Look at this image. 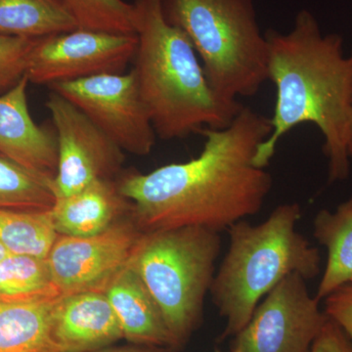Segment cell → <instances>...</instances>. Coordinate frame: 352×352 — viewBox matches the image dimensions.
<instances>
[{
  "mask_svg": "<svg viewBox=\"0 0 352 352\" xmlns=\"http://www.w3.org/2000/svg\"><path fill=\"white\" fill-rule=\"evenodd\" d=\"M271 131L270 119L244 106L229 126L200 132L198 157L149 173L122 170L118 187L141 231L195 226L220 233L258 214L273 179L254 159Z\"/></svg>",
  "mask_w": 352,
  "mask_h": 352,
  "instance_id": "1",
  "label": "cell"
},
{
  "mask_svg": "<svg viewBox=\"0 0 352 352\" xmlns=\"http://www.w3.org/2000/svg\"><path fill=\"white\" fill-rule=\"evenodd\" d=\"M268 80L276 87L272 131L258 146L254 164L265 168L278 143L292 129L314 124L323 134L329 182L346 180L351 173L349 154L352 122V51L344 54L342 36L324 34L307 9L296 14L291 31L265 32Z\"/></svg>",
  "mask_w": 352,
  "mask_h": 352,
  "instance_id": "2",
  "label": "cell"
},
{
  "mask_svg": "<svg viewBox=\"0 0 352 352\" xmlns=\"http://www.w3.org/2000/svg\"><path fill=\"white\" fill-rule=\"evenodd\" d=\"M138 50L133 71L157 138L175 140L223 129L244 106L210 87L184 32L164 18L162 0H135Z\"/></svg>",
  "mask_w": 352,
  "mask_h": 352,
  "instance_id": "3",
  "label": "cell"
},
{
  "mask_svg": "<svg viewBox=\"0 0 352 352\" xmlns=\"http://www.w3.org/2000/svg\"><path fill=\"white\" fill-rule=\"evenodd\" d=\"M300 204L278 206L267 219H245L229 227V247L215 271L210 295L226 320L220 340L235 337L249 323L261 300L284 278L296 273L305 280L318 276V249L296 230Z\"/></svg>",
  "mask_w": 352,
  "mask_h": 352,
  "instance_id": "4",
  "label": "cell"
},
{
  "mask_svg": "<svg viewBox=\"0 0 352 352\" xmlns=\"http://www.w3.org/2000/svg\"><path fill=\"white\" fill-rule=\"evenodd\" d=\"M164 18L193 45L210 87L227 101L268 80V43L252 0H162Z\"/></svg>",
  "mask_w": 352,
  "mask_h": 352,
  "instance_id": "5",
  "label": "cell"
},
{
  "mask_svg": "<svg viewBox=\"0 0 352 352\" xmlns=\"http://www.w3.org/2000/svg\"><path fill=\"white\" fill-rule=\"evenodd\" d=\"M221 236L203 227L144 233L129 261L151 294L180 347L201 320Z\"/></svg>",
  "mask_w": 352,
  "mask_h": 352,
  "instance_id": "6",
  "label": "cell"
},
{
  "mask_svg": "<svg viewBox=\"0 0 352 352\" xmlns=\"http://www.w3.org/2000/svg\"><path fill=\"white\" fill-rule=\"evenodd\" d=\"M50 89L80 109L122 151L139 157L152 152L157 134L133 69L55 83Z\"/></svg>",
  "mask_w": 352,
  "mask_h": 352,
  "instance_id": "7",
  "label": "cell"
},
{
  "mask_svg": "<svg viewBox=\"0 0 352 352\" xmlns=\"http://www.w3.org/2000/svg\"><path fill=\"white\" fill-rule=\"evenodd\" d=\"M136 34L78 29L36 39L25 76L51 87L105 74H124L138 50Z\"/></svg>",
  "mask_w": 352,
  "mask_h": 352,
  "instance_id": "8",
  "label": "cell"
},
{
  "mask_svg": "<svg viewBox=\"0 0 352 352\" xmlns=\"http://www.w3.org/2000/svg\"><path fill=\"white\" fill-rule=\"evenodd\" d=\"M56 132L57 171L52 180L56 199L82 191L122 171L124 152L68 99L51 91L45 103Z\"/></svg>",
  "mask_w": 352,
  "mask_h": 352,
  "instance_id": "9",
  "label": "cell"
},
{
  "mask_svg": "<svg viewBox=\"0 0 352 352\" xmlns=\"http://www.w3.org/2000/svg\"><path fill=\"white\" fill-rule=\"evenodd\" d=\"M307 280L293 273L258 303L249 323L235 336L239 352H310L327 321Z\"/></svg>",
  "mask_w": 352,
  "mask_h": 352,
  "instance_id": "10",
  "label": "cell"
},
{
  "mask_svg": "<svg viewBox=\"0 0 352 352\" xmlns=\"http://www.w3.org/2000/svg\"><path fill=\"white\" fill-rule=\"evenodd\" d=\"M143 234L131 214L97 235H58L46 259L61 296L104 293L129 263Z\"/></svg>",
  "mask_w": 352,
  "mask_h": 352,
  "instance_id": "11",
  "label": "cell"
},
{
  "mask_svg": "<svg viewBox=\"0 0 352 352\" xmlns=\"http://www.w3.org/2000/svg\"><path fill=\"white\" fill-rule=\"evenodd\" d=\"M29 80L0 94V154L44 177L54 179L58 142L54 127L38 126L28 106Z\"/></svg>",
  "mask_w": 352,
  "mask_h": 352,
  "instance_id": "12",
  "label": "cell"
},
{
  "mask_svg": "<svg viewBox=\"0 0 352 352\" xmlns=\"http://www.w3.org/2000/svg\"><path fill=\"white\" fill-rule=\"evenodd\" d=\"M52 339L59 352H91L113 346L124 333L103 292L61 296L53 303Z\"/></svg>",
  "mask_w": 352,
  "mask_h": 352,
  "instance_id": "13",
  "label": "cell"
},
{
  "mask_svg": "<svg viewBox=\"0 0 352 352\" xmlns=\"http://www.w3.org/2000/svg\"><path fill=\"white\" fill-rule=\"evenodd\" d=\"M116 179L98 180L78 193L56 199L51 215L58 235H97L131 215L133 206L122 195Z\"/></svg>",
  "mask_w": 352,
  "mask_h": 352,
  "instance_id": "14",
  "label": "cell"
},
{
  "mask_svg": "<svg viewBox=\"0 0 352 352\" xmlns=\"http://www.w3.org/2000/svg\"><path fill=\"white\" fill-rule=\"evenodd\" d=\"M104 293L117 315L124 339L141 346L177 349L161 310L129 263Z\"/></svg>",
  "mask_w": 352,
  "mask_h": 352,
  "instance_id": "15",
  "label": "cell"
},
{
  "mask_svg": "<svg viewBox=\"0 0 352 352\" xmlns=\"http://www.w3.org/2000/svg\"><path fill=\"white\" fill-rule=\"evenodd\" d=\"M314 235L327 250L325 270L314 296L322 300L352 282V196L333 212L319 210Z\"/></svg>",
  "mask_w": 352,
  "mask_h": 352,
  "instance_id": "16",
  "label": "cell"
},
{
  "mask_svg": "<svg viewBox=\"0 0 352 352\" xmlns=\"http://www.w3.org/2000/svg\"><path fill=\"white\" fill-rule=\"evenodd\" d=\"M55 300L0 302V352H59L51 331Z\"/></svg>",
  "mask_w": 352,
  "mask_h": 352,
  "instance_id": "17",
  "label": "cell"
},
{
  "mask_svg": "<svg viewBox=\"0 0 352 352\" xmlns=\"http://www.w3.org/2000/svg\"><path fill=\"white\" fill-rule=\"evenodd\" d=\"M76 29L58 0H0V34L38 39Z\"/></svg>",
  "mask_w": 352,
  "mask_h": 352,
  "instance_id": "18",
  "label": "cell"
},
{
  "mask_svg": "<svg viewBox=\"0 0 352 352\" xmlns=\"http://www.w3.org/2000/svg\"><path fill=\"white\" fill-rule=\"evenodd\" d=\"M60 296L46 258L10 254L0 261V302H51Z\"/></svg>",
  "mask_w": 352,
  "mask_h": 352,
  "instance_id": "19",
  "label": "cell"
},
{
  "mask_svg": "<svg viewBox=\"0 0 352 352\" xmlns=\"http://www.w3.org/2000/svg\"><path fill=\"white\" fill-rule=\"evenodd\" d=\"M55 203L52 180L0 154V210L47 212Z\"/></svg>",
  "mask_w": 352,
  "mask_h": 352,
  "instance_id": "20",
  "label": "cell"
},
{
  "mask_svg": "<svg viewBox=\"0 0 352 352\" xmlns=\"http://www.w3.org/2000/svg\"><path fill=\"white\" fill-rule=\"evenodd\" d=\"M57 236L51 210H0V245L10 254L46 258Z\"/></svg>",
  "mask_w": 352,
  "mask_h": 352,
  "instance_id": "21",
  "label": "cell"
},
{
  "mask_svg": "<svg viewBox=\"0 0 352 352\" xmlns=\"http://www.w3.org/2000/svg\"><path fill=\"white\" fill-rule=\"evenodd\" d=\"M80 29L136 34L133 3L124 0H58Z\"/></svg>",
  "mask_w": 352,
  "mask_h": 352,
  "instance_id": "22",
  "label": "cell"
},
{
  "mask_svg": "<svg viewBox=\"0 0 352 352\" xmlns=\"http://www.w3.org/2000/svg\"><path fill=\"white\" fill-rule=\"evenodd\" d=\"M36 39L0 34V94L25 76L28 58Z\"/></svg>",
  "mask_w": 352,
  "mask_h": 352,
  "instance_id": "23",
  "label": "cell"
},
{
  "mask_svg": "<svg viewBox=\"0 0 352 352\" xmlns=\"http://www.w3.org/2000/svg\"><path fill=\"white\" fill-rule=\"evenodd\" d=\"M324 300V312L342 328L352 344V284L340 287Z\"/></svg>",
  "mask_w": 352,
  "mask_h": 352,
  "instance_id": "24",
  "label": "cell"
},
{
  "mask_svg": "<svg viewBox=\"0 0 352 352\" xmlns=\"http://www.w3.org/2000/svg\"><path fill=\"white\" fill-rule=\"evenodd\" d=\"M310 352H352V344L342 328L328 317Z\"/></svg>",
  "mask_w": 352,
  "mask_h": 352,
  "instance_id": "25",
  "label": "cell"
},
{
  "mask_svg": "<svg viewBox=\"0 0 352 352\" xmlns=\"http://www.w3.org/2000/svg\"><path fill=\"white\" fill-rule=\"evenodd\" d=\"M175 349L170 347H160L141 346V344H132L126 346H107L91 352H175Z\"/></svg>",
  "mask_w": 352,
  "mask_h": 352,
  "instance_id": "26",
  "label": "cell"
},
{
  "mask_svg": "<svg viewBox=\"0 0 352 352\" xmlns=\"http://www.w3.org/2000/svg\"><path fill=\"white\" fill-rule=\"evenodd\" d=\"M8 254H10L8 250H7L6 248H4L3 245H0V261H1L4 258H6Z\"/></svg>",
  "mask_w": 352,
  "mask_h": 352,
  "instance_id": "27",
  "label": "cell"
},
{
  "mask_svg": "<svg viewBox=\"0 0 352 352\" xmlns=\"http://www.w3.org/2000/svg\"><path fill=\"white\" fill-rule=\"evenodd\" d=\"M349 157H352V122L351 124V132H349Z\"/></svg>",
  "mask_w": 352,
  "mask_h": 352,
  "instance_id": "28",
  "label": "cell"
},
{
  "mask_svg": "<svg viewBox=\"0 0 352 352\" xmlns=\"http://www.w3.org/2000/svg\"><path fill=\"white\" fill-rule=\"evenodd\" d=\"M217 352H220V351H217ZM231 352H239V351H236V349H232V351H231Z\"/></svg>",
  "mask_w": 352,
  "mask_h": 352,
  "instance_id": "29",
  "label": "cell"
},
{
  "mask_svg": "<svg viewBox=\"0 0 352 352\" xmlns=\"http://www.w3.org/2000/svg\"><path fill=\"white\" fill-rule=\"evenodd\" d=\"M351 284H352V282H351Z\"/></svg>",
  "mask_w": 352,
  "mask_h": 352,
  "instance_id": "30",
  "label": "cell"
}]
</instances>
